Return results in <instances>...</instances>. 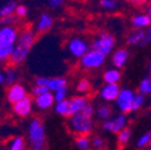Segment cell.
Listing matches in <instances>:
<instances>
[{
    "mask_svg": "<svg viewBox=\"0 0 151 150\" xmlns=\"http://www.w3.org/2000/svg\"><path fill=\"white\" fill-rule=\"evenodd\" d=\"M19 37L18 29L14 25H3L0 27V42L7 45H16Z\"/></svg>",
    "mask_w": 151,
    "mask_h": 150,
    "instance_id": "cell-13",
    "label": "cell"
},
{
    "mask_svg": "<svg viewBox=\"0 0 151 150\" xmlns=\"http://www.w3.org/2000/svg\"><path fill=\"white\" fill-rule=\"evenodd\" d=\"M0 150H3V146L1 145H0Z\"/></svg>",
    "mask_w": 151,
    "mask_h": 150,
    "instance_id": "cell-46",
    "label": "cell"
},
{
    "mask_svg": "<svg viewBox=\"0 0 151 150\" xmlns=\"http://www.w3.org/2000/svg\"><path fill=\"white\" fill-rule=\"evenodd\" d=\"M100 6L107 11H113L118 9L119 3L118 0H102V1H100Z\"/></svg>",
    "mask_w": 151,
    "mask_h": 150,
    "instance_id": "cell-34",
    "label": "cell"
},
{
    "mask_svg": "<svg viewBox=\"0 0 151 150\" xmlns=\"http://www.w3.org/2000/svg\"><path fill=\"white\" fill-rule=\"evenodd\" d=\"M9 150H24L25 149V141L23 137L17 136L12 138L9 143Z\"/></svg>",
    "mask_w": 151,
    "mask_h": 150,
    "instance_id": "cell-29",
    "label": "cell"
},
{
    "mask_svg": "<svg viewBox=\"0 0 151 150\" xmlns=\"http://www.w3.org/2000/svg\"><path fill=\"white\" fill-rule=\"evenodd\" d=\"M4 76H5V85L7 87H11L13 84L17 83V79H18V72L17 70L14 69V66H10L5 70L4 72Z\"/></svg>",
    "mask_w": 151,
    "mask_h": 150,
    "instance_id": "cell-24",
    "label": "cell"
},
{
    "mask_svg": "<svg viewBox=\"0 0 151 150\" xmlns=\"http://www.w3.org/2000/svg\"><path fill=\"white\" fill-rule=\"evenodd\" d=\"M144 150H151V145H150V146H147V148H145Z\"/></svg>",
    "mask_w": 151,
    "mask_h": 150,
    "instance_id": "cell-45",
    "label": "cell"
},
{
    "mask_svg": "<svg viewBox=\"0 0 151 150\" xmlns=\"http://www.w3.org/2000/svg\"><path fill=\"white\" fill-rule=\"evenodd\" d=\"M67 125L72 132L78 135V136H89L93 130L92 118L85 115L84 113H82V112L71 115Z\"/></svg>",
    "mask_w": 151,
    "mask_h": 150,
    "instance_id": "cell-3",
    "label": "cell"
},
{
    "mask_svg": "<svg viewBox=\"0 0 151 150\" xmlns=\"http://www.w3.org/2000/svg\"><path fill=\"white\" fill-rule=\"evenodd\" d=\"M89 105H90V101L84 95H78V96L72 97L70 100V113H71V115L79 113V112H82Z\"/></svg>",
    "mask_w": 151,
    "mask_h": 150,
    "instance_id": "cell-18",
    "label": "cell"
},
{
    "mask_svg": "<svg viewBox=\"0 0 151 150\" xmlns=\"http://www.w3.org/2000/svg\"><path fill=\"white\" fill-rule=\"evenodd\" d=\"M138 92L145 96L151 95V76H144L138 84Z\"/></svg>",
    "mask_w": 151,
    "mask_h": 150,
    "instance_id": "cell-26",
    "label": "cell"
},
{
    "mask_svg": "<svg viewBox=\"0 0 151 150\" xmlns=\"http://www.w3.org/2000/svg\"><path fill=\"white\" fill-rule=\"evenodd\" d=\"M5 84V76H4V72L0 71V85Z\"/></svg>",
    "mask_w": 151,
    "mask_h": 150,
    "instance_id": "cell-41",
    "label": "cell"
},
{
    "mask_svg": "<svg viewBox=\"0 0 151 150\" xmlns=\"http://www.w3.org/2000/svg\"><path fill=\"white\" fill-rule=\"evenodd\" d=\"M107 55H104L103 53L90 48L85 54L84 57H82L79 59V64L84 70H97L100 67H102L106 63Z\"/></svg>",
    "mask_w": 151,
    "mask_h": 150,
    "instance_id": "cell-5",
    "label": "cell"
},
{
    "mask_svg": "<svg viewBox=\"0 0 151 150\" xmlns=\"http://www.w3.org/2000/svg\"><path fill=\"white\" fill-rule=\"evenodd\" d=\"M145 30H133L131 34H128L127 39H126V43L128 46H140V43L143 42L144 37H145Z\"/></svg>",
    "mask_w": 151,
    "mask_h": 150,
    "instance_id": "cell-21",
    "label": "cell"
},
{
    "mask_svg": "<svg viewBox=\"0 0 151 150\" xmlns=\"http://www.w3.org/2000/svg\"><path fill=\"white\" fill-rule=\"evenodd\" d=\"M147 70H149V76H151V61L149 63V66H147Z\"/></svg>",
    "mask_w": 151,
    "mask_h": 150,
    "instance_id": "cell-43",
    "label": "cell"
},
{
    "mask_svg": "<svg viewBox=\"0 0 151 150\" xmlns=\"http://www.w3.org/2000/svg\"><path fill=\"white\" fill-rule=\"evenodd\" d=\"M28 139L31 150H43L46 145V128L41 120H30L28 124Z\"/></svg>",
    "mask_w": 151,
    "mask_h": 150,
    "instance_id": "cell-2",
    "label": "cell"
},
{
    "mask_svg": "<svg viewBox=\"0 0 151 150\" xmlns=\"http://www.w3.org/2000/svg\"><path fill=\"white\" fill-rule=\"evenodd\" d=\"M54 110H55V113H58L61 117H71V113H70V100L56 102L54 105Z\"/></svg>",
    "mask_w": 151,
    "mask_h": 150,
    "instance_id": "cell-25",
    "label": "cell"
},
{
    "mask_svg": "<svg viewBox=\"0 0 151 150\" xmlns=\"http://www.w3.org/2000/svg\"><path fill=\"white\" fill-rule=\"evenodd\" d=\"M131 25L134 30H146L151 25V17L147 13H137L132 16Z\"/></svg>",
    "mask_w": 151,
    "mask_h": 150,
    "instance_id": "cell-17",
    "label": "cell"
},
{
    "mask_svg": "<svg viewBox=\"0 0 151 150\" xmlns=\"http://www.w3.org/2000/svg\"><path fill=\"white\" fill-rule=\"evenodd\" d=\"M32 107H34V101L30 99V96H27L25 99L12 105V110L17 117L28 118L32 113Z\"/></svg>",
    "mask_w": 151,
    "mask_h": 150,
    "instance_id": "cell-12",
    "label": "cell"
},
{
    "mask_svg": "<svg viewBox=\"0 0 151 150\" xmlns=\"http://www.w3.org/2000/svg\"><path fill=\"white\" fill-rule=\"evenodd\" d=\"M99 1H102V0H99Z\"/></svg>",
    "mask_w": 151,
    "mask_h": 150,
    "instance_id": "cell-48",
    "label": "cell"
},
{
    "mask_svg": "<svg viewBox=\"0 0 151 150\" xmlns=\"http://www.w3.org/2000/svg\"><path fill=\"white\" fill-rule=\"evenodd\" d=\"M34 105L39 110H47L50 107L55 105L54 94L52 91H47L45 94H41L40 96H36L34 99Z\"/></svg>",
    "mask_w": 151,
    "mask_h": 150,
    "instance_id": "cell-14",
    "label": "cell"
},
{
    "mask_svg": "<svg viewBox=\"0 0 151 150\" xmlns=\"http://www.w3.org/2000/svg\"><path fill=\"white\" fill-rule=\"evenodd\" d=\"M137 148H140V149H145L147 146L151 145V132L150 131H146V132L142 133L138 139H137Z\"/></svg>",
    "mask_w": 151,
    "mask_h": 150,
    "instance_id": "cell-28",
    "label": "cell"
},
{
    "mask_svg": "<svg viewBox=\"0 0 151 150\" xmlns=\"http://www.w3.org/2000/svg\"><path fill=\"white\" fill-rule=\"evenodd\" d=\"M128 59H129V52L126 48H118L111 54V64L119 70L126 66Z\"/></svg>",
    "mask_w": 151,
    "mask_h": 150,
    "instance_id": "cell-16",
    "label": "cell"
},
{
    "mask_svg": "<svg viewBox=\"0 0 151 150\" xmlns=\"http://www.w3.org/2000/svg\"><path fill=\"white\" fill-rule=\"evenodd\" d=\"M76 146L79 150H89L91 146V139L88 136H78L76 138Z\"/></svg>",
    "mask_w": 151,
    "mask_h": 150,
    "instance_id": "cell-31",
    "label": "cell"
},
{
    "mask_svg": "<svg viewBox=\"0 0 151 150\" xmlns=\"http://www.w3.org/2000/svg\"><path fill=\"white\" fill-rule=\"evenodd\" d=\"M77 91L81 94V95H84V94L89 92L91 90V83L88 78H82L78 83H77V87H76Z\"/></svg>",
    "mask_w": 151,
    "mask_h": 150,
    "instance_id": "cell-32",
    "label": "cell"
},
{
    "mask_svg": "<svg viewBox=\"0 0 151 150\" xmlns=\"http://www.w3.org/2000/svg\"><path fill=\"white\" fill-rule=\"evenodd\" d=\"M53 24H54L53 17L49 13L43 12L40 14L39 19H37V22L35 24V30L37 34H45L53 28Z\"/></svg>",
    "mask_w": 151,
    "mask_h": 150,
    "instance_id": "cell-15",
    "label": "cell"
},
{
    "mask_svg": "<svg viewBox=\"0 0 151 150\" xmlns=\"http://www.w3.org/2000/svg\"><path fill=\"white\" fill-rule=\"evenodd\" d=\"M47 91H49L46 87H40V85H34L32 87V89H31V95L34 96V97H36V96H40L41 94H45V92H47Z\"/></svg>",
    "mask_w": 151,
    "mask_h": 150,
    "instance_id": "cell-38",
    "label": "cell"
},
{
    "mask_svg": "<svg viewBox=\"0 0 151 150\" xmlns=\"http://www.w3.org/2000/svg\"><path fill=\"white\" fill-rule=\"evenodd\" d=\"M13 49H14V45H7V43L0 42V64L10 61Z\"/></svg>",
    "mask_w": 151,
    "mask_h": 150,
    "instance_id": "cell-22",
    "label": "cell"
},
{
    "mask_svg": "<svg viewBox=\"0 0 151 150\" xmlns=\"http://www.w3.org/2000/svg\"><path fill=\"white\" fill-rule=\"evenodd\" d=\"M121 71L116 67H111V69H108L103 72V82L106 84H119V82L121 81Z\"/></svg>",
    "mask_w": 151,
    "mask_h": 150,
    "instance_id": "cell-19",
    "label": "cell"
},
{
    "mask_svg": "<svg viewBox=\"0 0 151 150\" xmlns=\"http://www.w3.org/2000/svg\"><path fill=\"white\" fill-rule=\"evenodd\" d=\"M145 95L140 92H136V96H134V100H133V106H132V112H138L144 106H145Z\"/></svg>",
    "mask_w": 151,
    "mask_h": 150,
    "instance_id": "cell-30",
    "label": "cell"
},
{
    "mask_svg": "<svg viewBox=\"0 0 151 150\" xmlns=\"http://www.w3.org/2000/svg\"><path fill=\"white\" fill-rule=\"evenodd\" d=\"M95 115L97 117L99 120H101L103 123V121H106V120H108L113 117V108L109 103H101L96 108V114Z\"/></svg>",
    "mask_w": 151,
    "mask_h": 150,
    "instance_id": "cell-20",
    "label": "cell"
},
{
    "mask_svg": "<svg viewBox=\"0 0 151 150\" xmlns=\"http://www.w3.org/2000/svg\"><path fill=\"white\" fill-rule=\"evenodd\" d=\"M53 94H54V100H55V103H56V102H61V101L67 100L68 89H67V88H64V89H60V90H58V91L53 92Z\"/></svg>",
    "mask_w": 151,
    "mask_h": 150,
    "instance_id": "cell-35",
    "label": "cell"
},
{
    "mask_svg": "<svg viewBox=\"0 0 151 150\" xmlns=\"http://www.w3.org/2000/svg\"><path fill=\"white\" fill-rule=\"evenodd\" d=\"M35 85L46 87L49 91L55 92L67 88V79L65 77H37L35 79Z\"/></svg>",
    "mask_w": 151,
    "mask_h": 150,
    "instance_id": "cell-9",
    "label": "cell"
},
{
    "mask_svg": "<svg viewBox=\"0 0 151 150\" xmlns=\"http://www.w3.org/2000/svg\"><path fill=\"white\" fill-rule=\"evenodd\" d=\"M17 21H18V17L16 14L0 18V27H3V25H14L17 23Z\"/></svg>",
    "mask_w": 151,
    "mask_h": 150,
    "instance_id": "cell-36",
    "label": "cell"
},
{
    "mask_svg": "<svg viewBox=\"0 0 151 150\" xmlns=\"http://www.w3.org/2000/svg\"><path fill=\"white\" fill-rule=\"evenodd\" d=\"M27 96H28L27 88L21 83H16V84L9 87V90L6 92V99H7L9 103H11V105L17 103L18 101L25 99Z\"/></svg>",
    "mask_w": 151,
    "mask_h": 150,
    "instance_id": "cell-11",
    "label": "cell"
},
{
    "mask_svg": "<svg viewBox=\"0 0 151 150\" xmlns=\"http://www.w3.org/2000/svg\"><path fill=\"white\" fill-rule=\"evenodd\" d=\"M146 13H147V14H149V16L151 17V5H150V6L147 7V10H146Z\"/></svg>",
    "mask_w": 151,
    "mask_h": 150,
    "instance_id": "cell-42",
    "label": "cell"
},
{
    "mask_svg": "<svg viewBox=\"0 0 151 150\" xmlns=\"http://www.w3.org/2000/svg\"><path fill=\"white\" fill-rule=\"evenodd\" d=\"M145 31H146V32H149V34H151V25H150V27H149V28H147Z\"/></svg>",
    "mask_w": 151,
    "mask_h": 150,
    "instance_id": "cell-44",
    "label": "cell"
},
{
    "mask_svg": "<svg viewBox=\"0 0 151 150\" xmlns=\"http://www.w3.org/2000/svg\"><path fill=\"white\" fill-rule=\"evenodd\" d=\"M131 138H132V130L128 128V127L124 128L122 131H120V132L116 135V141H118V144L120 146L127 145L129 143Z\"/></svg>",
    "mask_w": 151,
    "mask_h": 150,
    "instance_id": "cell-27",
    "label": "cell"
},
{
    "mask_svg": "<svg viewBox=\"0 0 151 150\" xmlns=\"http://www.w3.org/2000/svg\"><path fill=\"white\" fill-rule=\"evenodd\" d=\"M146 32V31H145ZM151 43V34H149V32H146L145 34V37H144V40H143V42L140 43V47H145V46H147V45H150Z\"/></svg>",
    "mask_w": 151,
    "mask_h": 150,
    "instance_id": "cell-40",
    "label": "cell"
},
{
    "mask_svg": "<svg viewBox=\"0 0 151 150\" xmlns=\"http://www.w3.org/2000/svg\"><path fill=\"white\" fill-rule=\"evenodd\" d=\"M134 96H136L134 90H132L131 88H121L120 94L115 101L116 109L120 112V113H124V114L131 113Z\"/></svg>",
    "mask_w": 151,
    "mask_h": 150,
    "instance_id": "cell-6",
    "label": "cell"
},
{
    "mask_svg": "<svg viewBox=\"0 0 151 150\" xmlns=\"http://www.w3.org/2000/svg\"><path fill=\"white\" fill-rule=\"evenodd\" d=\"M120 90L121 88L119 84H106L104 83L100 89L99 95L104 103H111L116 101L120 94Z\"/></svg>",
    "mask_w": 151,
    "mask_h": 150,
    "instance_id": "cell-10",
    "label": "cell"
},
{
    "mask_svg": "<svg viewBox=\"0 0 151 150\" xmlns=\"http://www.w3.org/2000/svg\"><path fill=\"white\" fill-rule=\"evenodd\" d=\"M16 9H17V3L14 0H9V1H6L5 4L0 6V18L14 14Z\"/></svg>",
    "mask_w": 151,
    "mask_h": 150,
    "instance_id": "cell-23",
    "label": "cell"
},
{
    "mask_svg": "<svg viewBox=\"0 0 151 150\" xmlns=\"http://www.w3.org/2000/svg\"><path fill=\"white\" fill-rule=\"evenodd\" d=\"M47 4L50 9H60L64 5V0H47Z\"/></svg>",
    "mask_w": 151,
    "mask_h": 150,
    "instance_id": "cell-39",
    "label": "cell"
},
{
    "mask_svg": "<svg viewBox=\"0 0 151 150\" xmlns=\"http://www.w3.org/2000/svg\"><path fill=\"white\" fill-rule=\"evenodd\" d=\"M150 5H151V0H150Z\"/></svg>",
    "mask_w": 151,
    "mask_h": 150,
    "instance_id": "cell-47",
    "label": "cell"
},
{
    "mask_svg": "<svg viewBox=\"0 0 151 150\" xmlns=\"http://www.w3.org/2000/svg\"><path fill=\"white\" fill-rule=\"evenodd\" d=\"M28 12H29V9H28L25 5L21 4V5H17V9H16L14 14H16L18 18H24V17H27Z\"/></svg>",
    "mask_w": 151,
    "mask_h": 150,
    "instance_id": "cell-37",
    "label": "cell"
},
{
    "mask_svg": "<svg viewBox=\"0 0 151 150\" xmlns=\"http://www.w3.org/2000/svg\"><path fill=\"white\" fill-rule=\"evenodd\" d=\"M43 150H45V149H43Z\"/></svg>",
    "mask_w": 151,
    "mask_h": 150,
    "instance_id": "cell-49",
    "label": "cell"
},
{
    "mask_svg": "<svg viewBox=\"0 0 151 150\" xmlns=\"http://www.w3.org/2000/svg\"><path fill=\"white\" fill-rule=\"evenodd\" d=\"M106 146V141L101 136H96L91 139V148L93 150H102Z\"/></svg>",
    "mask_w": 151,
    "mask_h": 150,
    "instance_id": "cell-33",
    "label": "cell"
},
{
    "mask_svg": "<svg viewBox=\"0 0 151 150\" xmlns=\"http://www.w3.org/2000/svg\"><path fill=\"white\" fill-rule=\"evenodd\" d=\"M127 125H128L127 114L119 113L116 115H113L110 119L103 121L102 123V128L106 131V132L118 135L120 131H122L124 128L127 127Z\"/></svg>",
    "mask_w": 151,
    "mask_h": 150,
    "instance_id": "cell-7",
    "label": "cell"
},
{
    "mask_svg": "<svg viewBox=\"0 0 151 150\" xmlns=\"http://www.w3.org/2000/svg\"><path fill=\"white\" fill-rule=\"evenodd\" d=\"M36 42V32L31 29H25L19 32L18 41L14 45V49L10 58L11 66L22 65L29 57L30 50Z\"/></svg>",
    "mask_w": 151,
    "mask_h": 150,
    "instance_id": "cell-1",
    "label": "cell"
},
{
    "mask_svg": "<svg viewBox=\"0 0 151 150\" xmlns=\"http://www.w3.org/2000/svg\"><path fill=\"white\" fill-rule=\"evenodd\" d=\"M116 46V39L114 35H111L106 31H100V34L93 39L91 48L96 49L104 55H109L114 52V48Z\"/></svg>",
    "mask_w": 151,
    "mask_h": 150,
    "instance_id": "cell-4",
    "label": "cell"
},
{
    "mask_svg": "<svg viewBox=\"0 0 151 150\" xmlns=\"http://www.w3.org/2000/svg\"><path fill=\"white\" fill-rule=\"evenodd\" d=\"M66 49L68 52V54L74 59H81L82 57H84V54L90 49L88 42L82 39V37H72L68 40L67 45H66Z\"/></svg>",
    "mask_w": 151,
    "mask_h": 150,
    "instance_id": "cell-8",
    "label": "cell"
}]
</instances>
